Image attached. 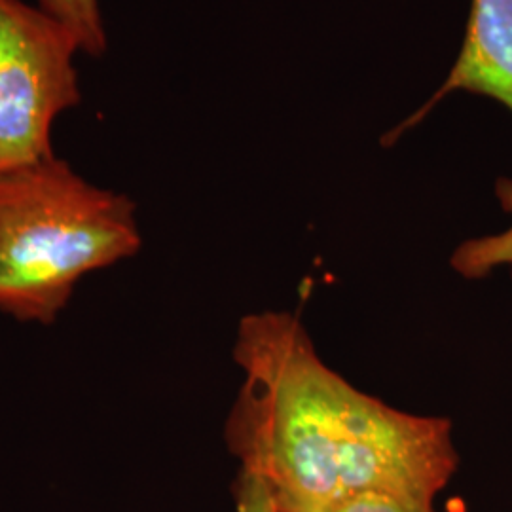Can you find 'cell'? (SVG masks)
Masks as SVG:
<instances>
[{"mask_svg":"<svg viewBox=\"0 0 512 512\" xmlns=\"http://www.w3.org/2000/svg\"><path fill=\"white\" fill-rule=\"evenodd\" d=\"M234 361L243 384L224 437L241 469L268 484L277 512H329L365 494L437 512L459 467L448 418L397 410L351 385L289 311L243 317Z\"/></svg>","mask_w":512,"mask_h":512,"instance_id":"6da1fadb","label":"cell"},{"mask_svg":"<svg viewBox=\"0 0 512 512\" xmlns=\"http://www.w3.org/2000/svg\"><path fill=\"white\" fill-rule=\"evenodd\" d=\"M137 205L52 156L0 173V313L52 325L86 275L137 255Z\"/></svg>","mask_w":512,"mask_h":512,"instance_id":"7a4b0ae2","label":"cell"},{"mask_svg":"<svg viewBox=\"0 0 512 512\" xmlns=\"http://www.w3.org/2000/svg\"><path fill=\"white\" fill-rule=\"evenodd\" d=\"M73 33L40 6L0 0V173L55 156L54 122L82 101Z\"/></svg>","mask_w":512,"mask_h":512,"instance_id":"3957f363","label":"cell"},{"mask_svg":"<svg viewBox=\"0 0 512 512\" xmlns=\"http://www.w3.org/2000/svg\"><path fill=\"white\" fill-rule=\"evenodd\" d=\"M456 92L490 97L512 112V0H471L463 44L446 80L420 110L385 135V143L397 141Z\"/></svg>","mask_w":512,"mask_h":512,"instance_id":"277c9868","label":"cell"},{"mask_svg":"<svg viewBox=\"0 0 512 512\" xmlns=\"http://www.w3.org/2000/svg\"><path fill=\"white\" fill-rule=\"evenodd\" d=\"M495 198L511 217V226L499 234L467 239L456 247L450 256V266L463 279H484L497 268L512 266V179H497Z\"/></svg>","mask_w":512,"mask_h":512,"instance_id":"5b68a950","label":"cell"},{"mask_svg":"<svg viewBox=\"0 0 512 512\" xmlns=\"http://www.w3.org/2000/svg\"><path fill=\"white\" fill-rule=\"evenodd\" d=\"M38 6L59 19L78 40L82 54L101 57L109 48V37L99 0H37Z\"/></svg>","mask_w":512,"mask_h":512,"instance_id":"8992f818","label":"cell"},{"mask_svg":"<svg viewBox=\"0 0 512 512\" xmlns=\"http://www.w3.org/2000/svg\"><path fill=\"white\" fill-rule=\"evenodd\" d=\"M236 512H277L268 484L260 476L239 469L234 482Z\"/></svg>","mask_w":512,"mask_h":512,"instance_id":"52a82bcc","label":"cell"},{"mask_svg":"<svg viewBox=\"0 0 512 512\" xmlns=\"http://www.w3.org/2000/svg\"><path fill=\"white\" fill-rule=\"evenodd\" d=\"M329 512H410L403 505L384 495L365 494L351 497Z\"/></svg>","mask_w":512,"mask_h":512,"instance_id":"ba28073f","label":"cell"}]
</instances>
